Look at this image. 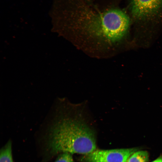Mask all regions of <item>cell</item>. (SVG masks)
Wrapping results in <instances>:
<instances>
[{
	"label": "cell",
	"instance_id": "cell-3",
	"mask_svg": "<svg viewBox=\"0 0 162 162\" xmlns=\"http://www.w3.org/2000/svg\"><path fill=\"white\" fill-rule=\"evenodd\" d=\"M130 11L135 19L150 20L162 14V0H128Z\"/></svg>",
	"mask_w": 162,
	"mask_h": 162
},
{
	"label": "cell",
	"instance_id": "cell-8",
	"mask_svg": "<svg viewBox=\"0 0 162 162\" xmlns=\"http://www.w3.org/2000/svg\"><path fill=\"white\" fill-rule=\"evenodd\" d=\"M152 162H162V156H160Z\"/></svg>",
	"mask_w": 162,
	"mask_h": 162
},
{
	"label": "cell",
	"instance_id": "cell-7",
	"mask_svg": "<svg viewBox=\"0 0 162 162\" xmlns=\"http://www.w3.org/2000/svg\"><path fill=\"white\" fill-rule=\"evenodd\" d=\"M55 162H74L71 154L68 153H61Z\"/></svg>",
	"mask_w": 162,
	"mask_h": 162
},
{
	"label": "cell",
	"instance_id": "cell-1",
	"mask_svg": "<svg viewBox=\"0 0 162 162\" xmlns=\"http://www.w3.org/2000/svg\"><path fill=\"white\" fill-rule=\"evenodd\" d=\"M90 4L74 0L69 4L66 14L74 28L100 43L113 44L121 40L130 25L127 14L117 8L100 10Z\"/></svg>",
	"mask_w": 162,
	"mask_h": 162
},
{
	"label": "cell",
	"instance_id": "cell-4",
	"mask_svg": "<svg viewBox=\"0 0 162 162\" xmlns=\"http://www.w3.org/2000/svg\"><path fill=\"white\" fill-rule=\"evenodd\" d=\"M137 151L136 148L111 150H96L85 155L84 162H127L130 156Z\"/></svg>",
	"mask_w": 162,
	"mask_h": 162
},
{
	"label": "cell",
	"instance_id": "cell-5",
	"mask_svg": "<svg viewBox=\"0 0 162 162\" xmlns=\"http://www.w3.org/2000/svg\"><path fill=\"white\" fill-rule=\"evenodd\" d=\"M11 145V142L9 141L1 149L0 162H13Z\"/></svg>",
	"mask_w": 162,
	"mask_h": 162
},
{
	"label": "cell",
	"instance_id": "cell-6",
	"mask_svg": "<svg viewBox=\"0 0 162 162\" xmlns=\"http://www.w3.org/2000/svg\"><path fill=\"white\" fill-rule=\"evenodd\" d=\"M149 155L146 151H137L129 158L127 162H148Z\"/></svg>",
	"mask_w": 162,
	"mask_h": 162
},
{
	"label": "cell",
	"instance_id": "cell-2",
	"mask_svg": "<svg viewBox=\"0 0 162 162\" xmlns=\"http://www.w3.org/2000/svg\"><path fill=\"white\" fill-rule=\"evenodd\" d=\"M61 111L50 128L46 150L50 155L68 153L86 155L96 150L94 131L79 111Z\"/></svg>",
	"mask_w": 162,
	"mask_h": 162
}]
</instances>
